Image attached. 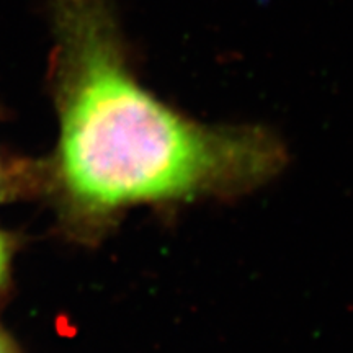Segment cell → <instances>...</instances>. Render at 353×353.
Wrapping results in <instances>:
<instances>
[{
    "label": "cell",
    "mask_w": 353,
    "mask_h": 353,
    "mask_svg": "<svg viewBox=\"0 0 353 353\" xmlns=\"http://www.w3.org/2000/svg\"><path fill=\"white\" fill-rule=\"evenodd\" d=\"M59 139L50 187L65 226L95 241L136 205L228 198L283 169L257 126H208L141 85L110 0H52Z\"/></svg>",
    "instance_id": "cell-1"
},
{
    "label": "cell",
    "mask_w": 353,
    "mask_h": 353,
    "mask_svg": "<svg viewBox=\"0 0 353 353\" xmlns=\"http://www.w3.org/2000/svg\"><path fill=\"white\" fill-rule=\"evenodd\" d=\"M12 257V244L8 237L0 232V286L3 285L8 275V265H10Z\"/></svg>",
    "instance_id": "cell-2"
},
{
    "label": "cell",
    "mask_w": 353,
    "mask_h": 353,
    "mask_svg": "<svg viewBox=\"0 0 353 353\" xmlns=\"http://www.w3.org/2000/svg\"><path fill=\"white\" fill-rule=\"evenodd\" d=\"M0 353H19L15 345H13V342L2 332V330H0Z\"/></svg>",
    "instance_id": "cell-3"
}]
</instances>
